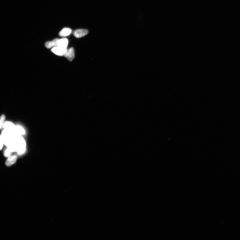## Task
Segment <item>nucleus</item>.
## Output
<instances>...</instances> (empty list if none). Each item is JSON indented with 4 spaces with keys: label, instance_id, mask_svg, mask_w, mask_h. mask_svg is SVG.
<instances>
[{
    "label": "nucleus",
    "instance_id": "obj_2",
    "mask_svg": "<svg viewBox=\"0 0 240 240\" xmlns=\"http://www.w3.org/2000/svg\"><path fill=\"white\" fill-rule=\"evenodd\" d=\"M88 33V30L85 29H78L74 30L73 33L74 36L77 38L84 37Z\"/></svg>",
    "mask_w": 240,
    "mask_h": 240
},
{
    "label": "nucleus",
    "instance_id": "obj_10",
    "mask_svg": "<svg viewBox=\"0 0 240 240\" xmlns=\"http://www.w3.org/2000/svg\"><path fill=\"white\" fill-rule=\"evenodd\" d=\"M14 133L16 134L19 135H24L25 133L24 129L20 126H16L14 129Z\"/></svg>",
    "mask_w": 240,
    "mask_h": 240
},
{
    "label": "nucleus",
    "instance_id": "obj_13",
    "mask_svg": "<svg viewBox=\"0 0 240 240\" xmlns=\"http://www.w3.org/2000/svg\"><path fill=\"white\" fill-rule=\"evenodd\" d=\"M4 143V141L3 136L1 135L0 136V151L3 148Z\"/></svg>",
    "mask_w": 240,
    "mask_h": 240
},
{
    "label": "nucleus",
    "instance_id": "obj_4",
    "mask_svg": "<svg viewBox=\"0 0 240 240\" xmlns=\"http://www.w3.org/2000/svg\"><path fill=\"white\" fill-rule=\"evenodd\" d=\"M67 49L60 47L56 46L53 47L51 51L55 55L59 56H63L64 53L66 51Z\"/></svg>",
    "mask_w": 240,
    "mask_h": 240
},
{
    "label": "nucleus",
    "instance_id": "obj_1",
    "mask_svg": "<svg viewBox=\"0 0 240 240\" xmlns=\"http://www.w3.org/2000/svg\"><path fill=\"white\" fill-rule=\"evenodd\" d=\"M17 151L18 154H21L24 153L26 149V143L22 137L18 136L15 139Z\"/></svg>",
    "mask_w": 240,
    "mask_h": 240
},
{
    "label": "nucleus",
    "instance_id": "obj_11",
    "mask_svg": "<svg viewBox=\"0 0 240 240\" xmlns=\"http://www.w3.org/2000/svg\"><path fill=\"white\" fill-rule=\"evenodd\" d=\"M5 119V117L3 114H2L0 117V129H1L2 127L3 126Z\"/></svg>",
    "mask_w": 240,
    "mask_h": 240
},
{
    "label": "nucleus",
    "instance_id": "obj_3",
    "mask_svg": "<svg viewBox=\"0 0 240 240\" xmlns=\"http://www.w3.org/2000/svg\"><path fill=\"white\" fill-rule=\"evenodd\" d=\"M69 61H72L75 57L74 51V48H70L67 49L63 55Z\"/></svg>",
    "mask_w": 240,
    "mask_h": 240
},
{
    "label": "nucleus",
    "instance_id": "obj_9",
    "mask_svg": "<svg viewBox=\"0 0 240 240\" xmlns=\"http://www.w3.org/2000/svg\"><path fill=\"white\" fill-rule=\"evenodd\" d=\"M58 40V39H54L53 41L47 42L45 43V47L47 49H49L52 47L57 46Z\"/></svg>",
    "mask_w": 240,
    "mask_h": 240
},
{
    "label": "nucleus",
    "instance_id": "obj_5",
    "mask_svg": "<svg viewBox=\"0 0 240 240\" xmlns=\"http://www.w3.org/2000/svg\"><path fill=\"white\" fill-rule=\"evenodd\" d=\"M17 160V156L16 155H10L8 157L5 163L6 165L8 167L11 166L16 162Z\"/></svg>",
    "mask_w": 240,
    "mask_h": 240
},
{
    "label": "nucleus",
    "instance_id": "obj_12",
    "mask_svg": "<svg viewBox=\"0 0 240 240\" xmlns=\"http://www.w3.org/2000/svg\"><path fill=\"white\" fill-rule=\"evenodd\" d=\"M12 152V150L9 147H8L7 149H6L5 152H4V155L5 157H9L11 155Z\"/></svg>",
    "mask_w": 240,
    "mask_h": 240
},
{
    "label": "nucleus",
    "instance_id": "obj_7",
    "mask_svg": "<svg viewBox=\"0 0 240 240\" xmlns=\"http://www.w3.org/2000/svg\"><path fill=\"white\" fill-rule=\"evenodd\" d=\"M15 127L16 126H14L13 123L9 122H7L4 123L3 126L5 130L14 133Z\"/></svg>",
    "mask_w": 240,
    "mask_h": 240
},
{
    "label": "nucleus",
    "instance_id": "obj_8",
    "mask_svg": "<svg viewBox=\"0 0 240 240\" xmlns=\"http://www.w3.org/2000/svg\"><path fill=\"white\" fill-rule=\"evenodd\" d=\"M72 33V29L69 28H65L60 31L59 35L60 37H66L70 35Z\"/></svg>",
    "mask_w": 240,
    "mask_h": 240
},
{
    "label": "nucleus",
    "instance_id": "obj_6",
    "mask_svg": "<svg viewBox=\"0 0 240 240\" xmlns=\"http://www.w3.org/2000/svg\"><path fill=\"white\" fill-rule=\"evenodd\" d=\"M68 39L66 38L58 39L57 46L60 47L67 49L68 45Z\"/></svg>",
    "mask_w": 240,
    "mask_h": 240
}]
</instances>
